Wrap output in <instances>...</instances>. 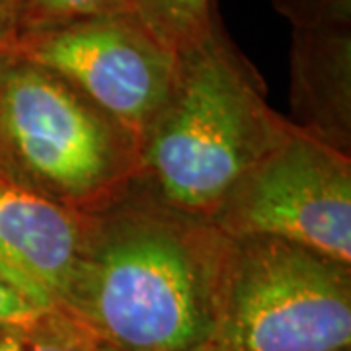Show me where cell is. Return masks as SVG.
I'll use <instances>...</instances> for the list:
<instances>
[{
	"label": "cell",
	"mask_w": 351,
	"mask_h": 351,
	"mask_svg": "<svg viewBox=\"0 0 351 351\" xmlns=\"http://www.w3.org/2000/svg\"><path fill=\"white\" fill-rule=\"evenodd\" d=\"M98 351H125V350H117V348H112V346H104V343H100ZM195 351H213V350H211V346H205V348H201V350H195Z\"/></svg>",
	"instance_id": "obj_15"
},
{
	"label": "cell",
	"mask_w": 351,
	"mask_h": 351,
	"mask_svg": "<svg viewBox=\"0 0 351 351\" xmlns=\"http://www.w3.org/2000/svg\"><path fill=\"white\" fill-rule=\"evenodd\" d=\"M8 47L63 76L138 145L168 100L178 71V53L133 12L20 34Z\"/></svg>",
	"instance_id": "obj_6"
},
{
	"label": "cell",
	"mask_w": 351,
	"mask_h": 351,
	"mask_svg": "<svg viewBox=\"0 0 351 351\" xmlns=\"http://www.w3.org/2000/svg\"><path fill=\"white\" fill-rule=\"evenodd\" d=\"M133 12L131 0H16V38L108 14Z\"/></svg>",
	"instance_id": "obj_11"
},
{
	"label": "cell",
	"mask_w": 351,
	"mask_h": 351,
	"mask_svg": "<svg viewBox=\"0 0 351 351\" xmlns=\"http://www.w3.org/2000/svg\"><path fill=\"white\" fill-rule=\"evenodd\" d=\"M230 240L211 350H351V265L271 237Z\"/></svg>",
	"instance_id": "obj_4"
},
{
	"label": "cell",
	"mask_w": 351,
	"mask_h": 351,
	"mask_svg": "<svg viewBox=\"0 0 351 351\" xmlns=\"http://www.w3.org/2000/svg\"><path fill=\"white\" fill-rule=\"evenodd\" d=\"M287 129L215 16L211 29L178 53L174 88L141 141L137 182L164 205L213 221Z\"/></svg>",
	"instance_id": "obj_2"
},
{
	"label": "cell",
	"mask_w": 351,
	"mask_h": 351,
	"mask_svg": "<svg viewBox=\"0 0 351 351\" xmlns=\"http://www.w3.org/2000/svg\"><path fill=\"white\" fill-rule=\"evenodd\" d=\"M43 313H47V311L38 308L36 304H32L18 291H14L10 285H6L0 279V324L24 322V320H32Z\"/></svg>",
	"instance_id": "obj_13"
},
{
	"label": "cell",
	"mask_w": 351,
	"mask_h": 351,
	"mask_svg": "<svg viewBox=\"0 0 351 351\" xmlns=\"http://www.w3.org/2000/svg\"><path fill=\"white\" fill-rule=\"evenodd\" d=\"M348 351H351V350H348Z\"/></svg>",
	"instance_id": "obj_16"
},
{
	"label": "cell",
	"mask_w": 351,
	"mask_h": 351,
	"mask_svg": "<svg viewBox=\"0 0 351 351\" xmlns=\"http://www.w3.org/2000/svg\"><path fill=\"white\" fill-rule=\"evenodd\" d=\"M211 223L230 239H281L351 265V156L289 121Z\"/></svg>",
	"instance_id": "obj_5"
},
{
	"label": "cell",
	"mask_w": 351,
	"mask_h": 351,
	"mask_svg": "<svg viewBox=\"0 0 351 351\" xmlns=\"http://www.w3.org/2000/svg\"><path fill=\"white\" fill-rule=\"evenodd\" d=\"M293 125L351 156V27L293 29Z\"/></svg>",
	"instance_id": "obj_8"
},
{
	"label": "cell",
	"mask_w": 351,
	"mask_h": 351,
	"mask_svg": "<svg viewBox=\"0 0 351 351\" xmlns=\"http://www.w3.org/2000/svg\"><path fill=\"white\" fill-rule=\"evenodd\" d=\"M133 14L168 49H188L215 22L213 0H131Z\"/></svg>",
	"instance_id": "obj_9"
},
{
	"label": "cell",
	"mask_w": 351,
	"mask_h": 351,
	"mask_svg": "<svg viewBox=\"0 0 351 351\" xmlns=\"http://www.w3.org/2000/svg\"><path fill=\"white\" fill-rule=\"evenodd\" d=\"M16 38V0H0V49Z\"/></svg>",
	"instance_id": "obj_14"
},
{
	"label": "cell",
	"mask_w": 351,
	"mask_h": 351,
	"mask_svg": "<svg viewBox=\"0 0 351 351\" xmlns=\"http://www.w3.org/2000/svg\"><path fill=\"white\" fill-rule=\"evenodd\" d=\"M141 145L63 76L0 49V182L96 213L138 180Z\"/></svg>",
	"instance_id": "obj_3"
},
{
	"label": "cell",
	"mask_w": 351,
	"mask_h": 351,
	"mask_svg": "<svg viewBox=\"0 0 351 351\" xmlns=\"http://www.w3.org/2000/svg\"><path fill=\"white\" fill-rule=\"evenodd\" d=\"M90 219L0 182V279L41 311H61Z\"/></svg>",
	"instance_id": "obj_7"
},
{
	"label": "cell",
	"mask_w": 351,
	"mask_h": 351,
	"mask_svg": "<svg viewBox=\"0 0 351 351\" xmlns=\"http://www.w3.org/2000/svg\"><path fill=\"white\" fill-rule=\"evenodd\" d=\"M98 348L96 336L61 311L0 324V351H98Z\"/></svg>",
	"instance_id": "obj_10"
},
{
	"label": "cell",
	"mask_w": 351,
	"mask_h": 351,
	"mask_svg": "<svg viewBox=\"0 0 351 351\" xmlns=\"http://www.w3.org/2000/svg\"><path fill=\"white\" fill-rule=\"evenodd\" d=\"M293 29L351 27V0H274Z\"/></svg>",
	"instance_id": "obj_12"
},
{
	"label": "cell",
	"mask_w": 351,
	"mask_h": 351,
	"mask_svg": "<svg viewBox=\"0 0 351 351\" xmlns=\"http://www.w3.org/2000/svg\"><path fill=\"white\" fill-rule=\"evenodd\" d=\"M230 242L135 182L92 213L61 313L117 350H201L217 328Z\"/></svg>",
	"instance_id": "obj_1"
}]
</instances>
